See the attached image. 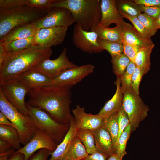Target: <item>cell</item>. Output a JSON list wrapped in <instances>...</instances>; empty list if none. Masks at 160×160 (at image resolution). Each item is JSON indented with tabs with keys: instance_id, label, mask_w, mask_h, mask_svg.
<instances>
[{
	"instance_id": "cell-9",
	"label": "cell",
	"mask_w": 160,
	"mask_h": 160,
	"mask_svg": "<svg viewBox=\"0 0 160 160\" xmlns=\"http://www.w3.org/2000/svg\"><path fill=\"white\" fill-rule=\"evenodd\" d=\"M1 89L7 100L23 115L28 116L25 99L28 90L22 83L15 79L0 83Z\"/></svg>"
},
{
	"instance_id": "cell-32",
	"label": "cell",
	"mask_w": 160,
	"mask_h": 160,
	"mask_svg": "<svg viewBox=\"0 0 160 160\" xmlns=\"http://www.w3.org/2000/svg\"><path fill=\"white\" fill-rule=\"evenodd\" d=\"M132 132L131 126L129 124L125 128L117 140L114 153L117 154L122 159L127 154L126 151L127 143Z\"/></svg>"
},
{
	"instance_id": "cell-5",
	"label": "cell",
	"mask_w": 160,
	"mask_h": 160,
	"mask_svg": "<svg viewBox=\"0 0 160 160\" xmlns=\"http://www.w3.org/2000/svg\"><path fill=\"white\" fill-rule=\"evenodd\" d=\"M0 111L17 131L21 144H26L33 138L37 129L28 116L22 114L7 100L1 89Z\"/></svg>"
},
{
	"instance_id": "cell-29",
	"label": "cell",
	"mask_w": 160,
	"mask_h": 160,
	"mask_svg": "<svg viewBox=\"0 0 160 160\" xmlns=\"http://www.w3.org/2000/svg\"><path fill=\"white\" fill-rule=\"evenodd\" d=\"M76 136L82 143L89 154L97 151L92 131L88 129H78Z\"/></svg>"
},
{
	"instance_id": "cell-26",
	"label": "cell",
	"mask_w": 160,
	"mask_h": 160,
	"mask_svg": "<svg viewBox=\"0 0 160 160\" xmlns=\"http://www.w3.org/2000/svg\"><path fill=\"white\" fill-rule=\"evenodd\" d=\"M0 140L7 142L15 150L21 148L17 132L12 126L0 124Z\"/></svg>"
},
{
	"instance_id": "cell-14",
	"label": "cell",
	"mask_w": 160,
	"mask_h": 160,
	"mask_svg": "<svg viewBox=\"0 0 160 160\" xmlns=\"http://www.w3.org/2000/svg\"><path fill=\"white\" fill-rule=\"evenodd\" d=\"M57 145L48 135L37 129L33 138L24 146L16 151L15 153H20L24 156L25 160H28L33 153L38 150L47 149L54 151Z\"/></svg>"
},
{
	"instance_id": "cell-3",
	"label": "cell",
	"mask_w": 160,
	"mask_h": 160,
	"mask_svg": "<svg viewBox=\"0 0 160 160\" xmlns=\"http://www.w3.org/2000/svg\"><path fill=\"white\" fill-rule=\"evenodd\" d=\"M51 7H64L69 10L76 23L86 31L100 23L101 18V0H55Z\"/></svg>"
},
{
	"instance_id": "cell-8",
	"label": "cell",
	"mask_w": 160,
	"mask_h": 160,
	"mask_svg": "<svg viewBox=\"0 0 160 160\" xmlns=\"http://www.w3.org/2000/svg\"><path fill=\"white\" fill-rule=\"evenodd\" d=\"M75 23L74 18L69 10L64 7H51L45 16L33 23L36 30L55 27L68 28Z\"/></svg>"
},
{
	"instance_id": "cell-24",
	"label": "cell",
	"mask_w": 160,
	"mask_h": 160,
	"mask_svg": "<svg viewBox=\"0 0 160 160\" xmlns=\"http://www.w3.org/2000/svg\"><path fill=\"white\" fill-rule=\"evenodd\" d=\"M89 155L82 143L76 136L64 153L62 159L82 160Z\"/></svg>"
},
{
	"instance_id": "cell-46",
	"label": "cell",
	"mask_w": 160,
	"mask_h": 160,
	"mask_svg": "<svg viewBox=\"0 0 160 160\" xmlns=\"http://www.w3.org/2000/svg\"><path fill=\"white\" fill-rule=\"evenodd\" d=\"M11 145L7 142L0 140V153L8 151L12 148Z\"/></svg>"
},
{
	"instance_id": "cell-17",
	"label": "cell",
	"mask_w": 160,
	"mask_h": 160,
	"mask_svg": "<svg viewBox=\"0 0 160 160\" xmlns=\"http://www.w3.org/2000/svg\"><path fill=\"white\" fill-rule=\"evenodd\" d=\"M15 79L23 84L28 90L39 87L52 85L53 81L45 74L33 68L26 71Z\"/></svg>"
},
{
	"instance_id": "cell-35",
	"label": "cell",
	"mask_w": 160,
	"mask_h": 160,
	"mask_svg": "<svg viewBox=\"0 0 160 160\" xmlns=\"http://www.w3.org/2000/svg\"><path fill=\"white\" fill-rule=\"evenodd\" d=\"M122 18H126L130 21L136 31L141 36L147 39H151L149 33L137 17L132 16L125 13L118 12Z\"/></svg>"
},
{
	"instance_id": "cell-27",
	"label": "cell",
	"mask_w": 160,
	"mask_h": 160,
	"mask_svg": "<svg viewBox=\"0 0 160 160\" xmlns=\"http://www.w3.org/2000/svg\"><path fill=\"white\" fill-rule=\"evenodd\" d=\"M33 41L34 36L0 44L2 45L8 55L18 52L31 47L33 45Z\"/></svg>"
},
{
	"instance_id": "cell-38",
	"label": "cell",
	"mask_w": 160,
	"mask_h": 160,
	"mask_svg": "<svg viewBox=\"0 0 160 160\" xmlns=\"http://www.w3.org/2000/svg\"><path fill=\"white\" fill-rule=\"evenodd\" d=\"M143 76L141 70L136 66L133 73L131 84V89L136 94L139 95V85Z\"/></svg>"
},
{
	"instance_id": "cell-53",
	"label": "cell",
	"mask_w": 160,
	"mask_h": 160,
	"mask_svg": "<svg viewBox=\"0 0 160 160\" xmlns=\"http://www.w3.org/2000/svg\"><path fill=\"white\" fill-rule=\"evenodd\" d=\"M63 160L62 159H58V160Z\"/></svg>"
},
{
	"instance_id": "cell-21",
	"label": "cell",
	"mask_w": 160,
	"mask_h": 160,
	"mask_svg": "<svg viewBox=\"0 0 160 160\" xmlns=\"http://www.w3.org/2000/svg\"><path fill=\"white\" fill-rule=\"evenodd\" d=\"M78 129L73 116L71 120L70 126L68 132L63 140L57 145L55 150L50 153L51 157L49 160L62 159L72 142L76 136Z\"/></svg>"
},
{
	"instance_id": "cell-37",
	"label": "cell",
	"mask_w": 160,
	"mask_h": 160,
	"mask_svg": "<svg viewBox=\"0 0 160 160\" xmlns=\"http://www.w3.org/2000/svg\"><path fill=\"white\" fill-rule=\"evenodd\" d=\"M117 120L119 128L118 140L125 128L129 124V118L123 107L122 105L118 112Z\"/></svg>"
},
{
	"instance_id": "cell-28",
	"label": "cell",
	"mask_w": 160,
	"mask_h": 160,
	"mask_svg": "<svg viewBox=\"0 0 160 160\" xmlns=\"http://www.w3.org/2000/svg\"><path fill=\"white\" fill-rule=\"evenodd\" d=\"M117 112L103 118L102 126L109 133L112 138L114 153L117 142L119 128L117 120Z\"/></svg>"
},
{
	"instance_id": "cell-1",
	"label": "cell",
	"mask_w": 160,
	"mask_h": 160,
	"mask_svg": "<svg viewBox=\"0 0 160 160\" xmlns=\"http://www.w3.org/2000/svg\"><path fill=\"white\" fill-rule=\"evenodd\" d=\"M71 86H43L31 89L27 94L26 103L47 113L57 122L70 125Z\"/></svg>"
},
{
	"instance_id": "cell-10",
	"label": "cell",
	"mask_w": 160,
	"mask_h": 160,
	"mask_svg": "<svg viewBox=\"0 0 160 160\" xmlns=\"http://www.w3.org/2000/svg\"><path fill=\"white\" fill-rule=\"evenodd\" d=\"M67 48H65L57 58L54 60L46 59L33 68L53 80L66 69L77 66L69 60L67 55Z\"/></svg>"
},
{
	"instance_id": "cell-6",
	"label": "cell",
	"mask_w": 160,
	"mask_h": 160,
	"mask_svg": "<svg viewBox=\"0 0 160 160\" xmlns=\"http://www.w3.org/2000/svg\"><path fill=\"white\" fill-rule=\"evenodd\" d=\"M28 116L36 128L49 136L57 145L63 140L70 125L59 123L41 109L30 106L26 102Z\"/></svg>"
},
{
	"instance_id": "cell-13",
	"label": "cell",
	"mask_w": 160,
	"mask_h": 160,
	"mask_svg": "<svg viewBox=\"0 0 160 160\" xmlns=\"http://www.w3.org/2000/svg\"><path fill=\"white\" fill-rule=\"evenodd\" d=\"M94 66L88 64L71 68L63 71L52 80V85L56 86H72L80 82L82 79L92 73Z\"/></svg>"
},
{
	"instance_id": "cell-36",
	"label": "cell",
	"mask_w": 160,
	"mask_h": 160,
	"mask_svg": "<svg viewBox=\"0 0 160 160\" xmlns=\"http://www.w3.org/2000/svg\"><path fill=\"white\" fill-rule=\"evenodd\" d=\"M144 26L149 33L151 37L157 32L155 20L145 13H140L137 17Z\"/></svg>"
},
{
	"instance_id": "cell-30",
	"label": "cell",
	"mask_w": 160,
	"mask_h": 160,
	"mask_svg": "<svg viewBox=\"0 0 160 160\" xmlns=\"http://www.w3.org/2000/svg\"><path fill=\"white\" fill-rule=\"evenodd\" d=\"M116 4L118 12L137 17L141 13L139 5L133 0H116Z\"/></svg>"
},
{
	"instance_id": "cell-22",
	"label": "cell",
	"mask_w": 160,
	"mask_h": 160,
	"mask_svg": "<svg viewBox=\"0 0 160 160\" xmlns=\"http://www.w3.org/2000/svg\"><path fill=\"white\" fill-rule=\"evenodd\" d=\"M36 31L33 23L16 27L10 30L0 40V44L33 36Z\"/></svg>"
},
{
	"instance_id": "cell-40",
	"label": "cell",
	"mask_w": 160,
	"mask_h": 160,
	"mask_svg": "<svg viewBox=\"0 0 160 160\" xmlns=\"http://www.w3.org/2000/svg\"><path fill=\"white\" fill-rule=\"evenodd\" d=\"M139 5L140 11L153 18L155 20L160 14V7H146Z\"/></svg>"
},
{
	"instance_id": "cell-15",
	"label": "cell",
	"mask_w": 160,
	"mask_h": 160,
	"mask_svg": "<svg viewBox=\"0 0 160 160\" xmlns=\"http://www.w3.org/2000/svg\"><path fill=\"white\" fill-rule=\"evenodd\" d=\"M74 121L78 129H86L92 131L101 127L103 118L98 114L93 115L85 112L84 108L77 105L72 111Z\"/></svg>"
},
{
	"instance_id": "cell-45",
	"label": "cell",
	"mask_w": 160,
	"mask_h": 160,
	"mask_svg": "<svg viewBox=\"0 0 160 160\" xmlns=\"http://www.w3.org/2000/svg\"><path fill=\"white\" fill-rule=\"evenodd\" d=\"M108 158L106 156L97 151L89 154L82 160H107Z\"/></svg>"
},
{
	"instance_id": "cell-31",
	"label": "cell",
	"mask_w": 160,
	"mask_h": 160,
	"mask_svg": "<svg viewBox=\"0 0 160 160\" xmlns=\"http://www.w3.org/2000/svg\"><path fill=\"white\" fill-rule=\"evenodd\" d=\"M113 73L120 77L126 71L131 61L124 53L111 57Z\"/></svg>"
},
{
	"instance_id": "cell-7",
	"label": "cell",
	"mask_w": 160,
	"mask_h": 160,
	"mask_svg": "<svg viewBox=\"0 0 160 160\" xmlns=\"http://www.w3.org/2000/svg\"><path fill=\"white\" fill-rule=\"evenodd\" d=\"M122 106L129 118L132 132L134 131L147 116L149 107L131 88L123 93Z\"/></svg>"
},
{
	"instance_id": "cell-33",
	"label": "cell",
	"mask_w": 160,
	"mask_h": 160,
	"mask_svg": "<svg viewBox=\"0 0 160 160\" xmlns=\"http://www.w3.org/2000/svg\"><path fill=\"white\" fill-rule=\"evenodd\" d=\"M98 42L100 47L103 50L107 51L111 57L123 53L124 49L122 44L98 38Z\"/></svg>"
},
{
	"instance_id": "cell-25",
	"label": "cell",
	"mask_w": 160,
	"mask_h": 160,
	"mask_svg": "<svg viewBox=\"0 0 160 160\" xmlns=\"http://www.w3.org/2000/svg\"><path fill=\"white\" fill-rule=\"evenodd\" d=\"M154 44L141 47L134 60L136 66L141 71L144 75L149 70L151 65L150 55L154 47Z\"/></svg>"
},
{
	"instance_id": "cell-51",
	"label": "cell",
	"mask_w": 160,
	"mask_h": 160,
	"mask_svg": "<svg viewBox=\"0 0 160 160\" xmlns=\"http://www.w3.org/2000/svg\"><path fill=\"white\" fill-rule=\"evenodd\" d=\"M107 160H122V159L117 154L113 153L107 158Z\"/></svg>"
},
{
	"instance_id": "cell-52",
	"label": "cell",
	"mask_w": 160,
	"mask_h": 160,
	"mask_svg": "<svg viewBox=\"0 0 160 160\" xmlns=\"http://www.w3.org/2000/svg\"><path fill=\"white\" fill-rule=\"evenodd\" d=\"M155 23L157 29H160V14L155 20Z\"/></svg>"
},
{
	"instance_id": "cell-44",
	"label": "cell",
	"mask_w": 160,
	"mask_h": 160,
	"mask_svg": "<svg viewBox=\"0 0 160 160\" xmlns=\"http://www.w3.org/2000/svg\"><path fill=\"white\" fill-rule=\"evenodd\" d=\"M133 1L138 5L146 7H160V0H133Z\"/></svg>"
},
{
	"instance_id": "cell-48",
	"label": "cell",
	"mask_w": 160,
	"mask_h": 160,
	"mask_svg": "<svg viewBox=\"0 0 160 160\" xmlns=\"http://www.w3.org/2000/svg\"><path fill=\"white\" fill-rule=\"evenodd\" d=\"M0 124L12 126V124L7 117L0 112Z\"/></svg>"
},
{
	"instance_id": "cell-50",
	"label": "cell",
	"mask_w": 160,
	"mask_h": 160,
	"mask_svg": "<svg viewBox=\"0 0 160 160\" xmlns=\"http://www.w3.org/2000/svg\"><path fill=\"white\" fill-rule=\"evenodd\" d=\"M9 160H25L24 156L23 154L20 153H14Z\"/></svg>"
},
{
	"instance_id": "cell-16",
	"label": "cell",
	"mask_w": 160,
	"mask_h": 160,
	"mask_svg": "<svg viewBox=\"0 0 160 160\" xmlns=\"http://www.w3.org/2000/svg\"><path fill=\"white\" fill-rule=\"evenodd\" d=\"M101 18L99 25L104 27H109L112 23L116 25L121 23L123 20L119 13L115 0H101Z\"/></svg>"
},
{
	"instance_id": "cell-49",
	"label": "cell",
	"mask_w": 160,
	"mask_h": 160,
	"mask_svg": "<svg viewBox=\"0 0 160 160\" xmlns=\"http://www.w3.org/2000/svg\"><path fill=\"white\" fill-rule=\"evenodd\" d=\"M7 55L2 45L0 44V67L2 65Z\"/></svg>"
},
{
	"instance_id": "cell-34",
	"label": "cell",
	"mask_w": 160,
	"mask_h": 160,
	"mask_svg": "<svg viewBox=\"0 0 160 160\" xmlns=\"http://www.w3.org/2000/svg\"><path fill=\"white\" fill-rule=\"evenodd\" d=\"M135 67V63L131 61L126 71L120 77L121 90L123 94L126 91L131 88L132 77Z\"/></svg>"
},
{
	"instance_id": "cell-47",
	"label": "cell",
	"mask_w": 160,
	"mask_h": 160,
	"mask_svg": "<svg viewBox=\"0 0 160 160\" xmlns=\"http://www.w3.org/2000/svg\"><path fill=\"white\" fill-rule=\"evenodd\" d=\"M15 151V150L12 148L8 151L0 153V160H9Z\"/></svg>"
},
{
	"instance_id": "cell-42",
	"label": "cell",
	"mask_w": 160,
	"mask_h": 160,
	"mask_svg": "<svg viewBox=\"0 0 160 160\" xmlns=\"http://www.w3.org/2000/svg\"><path fill=\"white\" fill-rule=\"evenodd\" d=\"M55 0H27V6L36 7L49 9Z\"/></svg>"
},
{
	"instance_id": "cell-18",
	"label": "cell",
	"mask_w": 160,
	"mask_h": 160,
	"mask_svg": "<svg viewBox=\"0 0 160 160\" xmlns=\"http://www.w3.org/2000/svg\"><path fill=\"white\" fill-rule=\"evenodd\" d=\"M114 83L116 86V90L114 95L105 103L98 114L103 118L117 112L122 105L123 94L121 92L120 77L117 76V79Z\"/></svg>"
},
{
	"instance_id": "cell-11",
	"label": "cell",
	"mask_w": 160,
	"mask_h": 160,
	"mask_svg": "<svg viewBox=\"0 0 160 160\" xmlns=\"http://www.w3.org/2000/svg\"><path fill=\"white\" fill-rule=\"evenodd\" d=\"M97 34L93 31H86L76 23L74 26L72 36L73 42L75 46L83 52L92 54L103 51L98 42Z\"/></svg>"
},
{
	"instance_id": "cell-4",
	"label": "cell",
	"mask_w": 160,
	"mask_h": 160,
	"mask_svg": "<svg viewBox=\"0 0 160 160\" xmlns=\"http://www.w3.org/2000/svg\"><path fill=\"white\" fill-rule=\"evenodd\" d=\"M49 9L24 5L0 9V40L12 28L44 17Z\"/></svg>"
},
{
	"instance_id": "cell-12",
	"label": "cell",
	"mask_w": 160,
	"mask_h": 160,
	"mask_svg": "<svg viewBox=\"0 0 160 160\" xmlns=\"http://www.w3.org/2000/svg\"><path fill=\"white\" fill-rule=\"evenodd\" d=\"M68 28L55 27L36 30L34 36L33 45L51 48L60 44L65 39Z\"/></svg>"
},
{
	"instance_id": "cell-41",
	"label": "cell",
	"mask_w": 160,
	"mask_h": 160,
	"mask_svg": "<svg viewBox=\"0 0 160 160\" xmlns=\"http://www.w3.org/2000/svg\"><path fill=\"white\" fill-rule=\"evenodd\" d=\"M27 0H0V9L27 5Z\"/></svg>"
},
{
	"instance_id": "cell-23",
	"label": "cell",
	"mask_w": 160,
	"mask_h": 160,
	"mask_svg": "<svg viewBox=\"0 0 160 160\" xmlns=\"http://www.w3.org/2000/svg\"><path fill=\"white\" fill-rule=\"evenodd\" d=\"M90 31L95 32L99 39L123 44V33L121 24L111 28L102 27L98 24Z\"/></svg>"
},
{
	"instance_id": "cell-43",
	"label": "cell",
	"mask_w": 160,
	"mask_h": 160,
	"mask_svg": "<svg viewBox=\"0 0 160 160\" xmlns=\"http://www.w3.org/2000/svg\"><path fill=\"white\" fill-rule=\"evenodd\" d=\"M51 152L46 149H40L37 153L33 154L30 158L29 160H47Z\"/></svg>"
},
{
	"instance_id": "cell-2",
	"label": "cell",
	"mask_w": 160,
	"mask_h": 160,
	"mask_svg": "<svg viewBox=\"0 0 160 160\" xmlns=\"http://www.w3.org/2000/svg\"><path fill=\"white\" fill-rule=\"evenodd\" d=\"M51 48L33 45L22 51L7 55L0 67V83L16 79L37 64L49 59Z\"/></svg>"
},
{
	"instance_id": "cell-39",
	"label": "cell",
	"mask_w": 160,
	"mask_h": 160,
	"mask_svg": "<svg viewBox=\"0 0 160 160\" xmlns=\"http://www.w3.org/2000/svg\"><path fill=\"white\" fill-rule=\"evenodd\" d=\"M123 53L133 63L136 56L141 47L130 44L123 41Z\"/></svg>"
},
{
	"instance_id": "cell-19",
	"label": "cell",
	"mask_w": 160,
	"mask_h": 160,
	"mask_svg": "<svg viewBox=\"0 0 160 160\" xmlns=\"http://www.w3.org/2000/svg\"><path fill=\"white\" fill-rule=\"evenodd\" d=\"M92 132L97 151L108 157L114 153L112 138L107 131L102 126Z\"/></svg>"
},
{
	"instance_id": "cell-20",
	"label": "cell",
	"mask_w": 160,
	"mask_h": 160,
	"mask_svg": "<svg viewBox=\"0 0 160 160\" xmlns=\"http://www.w3.org/2000/svg\"><path fill=\"white\" fill-rule=\"evenodd\" d=\"M123 33L124 41L140 47L153 44L151 39H147L140 35L131 25L123 20L121 23Z\"/></svg>"
}]
</instances>
